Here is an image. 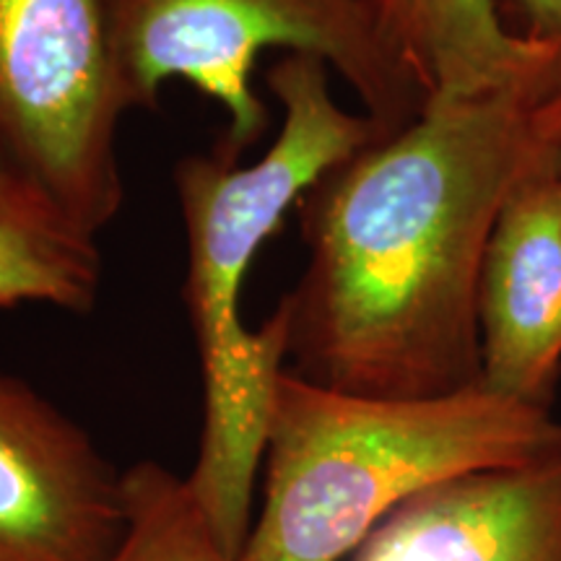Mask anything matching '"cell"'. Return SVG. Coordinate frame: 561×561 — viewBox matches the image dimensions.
<instances>
[{"label":"cell","instance_id":"obj_1","mask_svg":"<svg viewBox=\"0 0 561 561\" xmlns=\"http://www.w3.org/2000/svg\"><path fill=\"white\" fill-rule=\"evenodd\" d=\"M541 146L520 91L442 96L322 174L297 203L307 265L280 299L294 375L371 398L481 385L483 261Z\"/></svg>","mask_w":561,"mask_h":561},{"label":"cell","instance_id":"obj_2","mask_svg":"<svg viewBox=\"0 0 561 561\" xmlns=\"http://www.w3.org/2000/svg\"><path fill=\"white\" fill-rule=\"evenodd\" d=\"M265 81L284 123L261 159L242 164L214 146L174 167L187 237L182 299L203 388L198 455L187 483L216 538L237 559L255 520L252 504L278 380L289 369V312L280 301L261 328L244 325L248 273L265 240L322 174L388 136L369 115H354L335 100L331 66L314 55H284Z\"/></svg>","mask_w":561,"mask_h":561},{"label":"cell","instance_id":"obj_3","mask_svg":"<svg viewBox=\"0 0 561 561\" xmlns=\"http://www.w3.org/2000/svg\"><path fill=\"white\" fill-rule=\"evenodd\" d=\"M559 450L553 409L483 385L437 398H371L286 369L273 405L261 512L240 561L351 559L421 489Z\"/></svg>","mask_w":561,"mask_h":561},{"label":"cell","instance_id":"obj_4","mask_svg":"<svg viewBox=\"0 0 561 561\" xmlns=\"http://www.w3.org/2000/svg\"><path fill=\"white\" fill-rule=\"evenodd\" d=\"M100 9L128 107H157L172 79L193 83L227 112L216 146L234 157L268 130L271 112L252 89L265 50L325 60L388 136L430 102L385 42L375 0H100Z\"/></svg>","mask_w":561,"mask_h":561},{"label":"cell","instance_id":"obj_5","mask_svg":"<svg viewBox=\"0 0 561 561\" xmlns=\"http://www.w3.org/2000/svg\"><path fill=\"white\" fill-rule=\"evenodd\" d=\"M128 112L100 0H0V151L94 234L125 203Z\"/></svg>","mask_w":561,"mask_h":561},{"label":"cell","instance_id":"obj_6","mask_svg":"<svg viewBox=\"0 0 561 561\" xmlns=\"http://www.w3.org/2000/svg\"><path fill=\"white\" fill-rule=\"evenodd\" d=\"M123 530V471L79 421L0 369V561H107Z\"/></svg>","mask_w":561,"mask_h":561},{"label":"cell","instance_id":"obj_7","mask_svg":"<svg viewBox=\"0 0 561 561\" xmlns=\"http://www.w3.org/2000/svg\"><path fill=\"white\" fill-rule=\"evenodd\" d=\"M481 385L553 409L561 380V146H541L491 231L481 273Z\"/></svg>","mask_w":561,"mask_h":561},{"label":"cell","instance_id":"obj_8","mask_svg":"<svg viewBox=\"0 0 561 561\" xmlns=\"http://www.w3.org/2000/svg\"><path fill=\"white\" fill-rule=\"evenodd\" d=\"M351 561H561V450L421 489Z\"/></svg>","mask_w":561,"mask_h":561},{"label":"cell","instance_id":"obj_9","mask_svg":"<svg viewBox=\"0 0 561 561\" xmlns=\"http://www.w3.org/2000/svg\"><path fill=\"white\" fill-rule=\"evenodd\" d=\"M375 9L385 42L426 100L530 96L557 50L512 30L500 0H375Z\"/></svg>","mask_w":561,"mask_h":561},{"label":"cell","instance_id":"obj_10","mask_svg":"<svg viewBox=\"0 0 561 561\" xmlns=\"http://www.w3.org/2000/svg\"><path fill=\"white\" fill-rule=\"evenodd\" d=\"M55 195L0 151V310L45 305L87 314L102 291V250Z\"/></svg>","mask_w":561,"mask_h":561},{"label":"cell","instance_id":"obj_11","mask_svg":"<svg viewBox=\"0 0 561 561\" xmlns=\"http://www.w3.org/2000/svg\"><path fill=\"white\" fill-rule=\"evenodd\" d=\"M125 530L107 561H240L224 549L187 476L153 460L123 471Z\"/></svg>","mask_w":561,"mask_h":561},{"label":"cell","instance_id":"obj_12","mask_svg":"<svg viewBox=\"0 0 561 561\" xmlns=\"http://www.w3.org/2000/svg\"><path fill=\"white\" fill-rule=\"evenodd\" d=\"M528 123L538 144L561 146V45L530 91Z\"/></svg>","mask_w":561,"mask_h":561},{"label":"cell","instance_id":"obj_13","mask_svg":"<svg viewBox=\"0 0 561 561\" xmlns=\"http://www.w3.org/2000/svg\"><path fill=\"white\" fill-rule=\"evenodd\" d=\"M520 11V34L546 45H561V0H512Z\"/></svg>","mask_w":561,"mask_h":561}]
</instances>
